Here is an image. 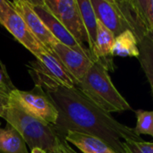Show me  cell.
<instances>
[{
	"label": "cell",
	"instance_id": "cell-1",
	"mask_svg": "<svg viewBox=\"0 0 153 153\" xmlns=\"http://www.w3.org/2000/svg\"><path fill=\"white\" fill-rule=\"evenodd\" d=\"M36 88L40 90L58 111L54 128L62 138L68 132H77L100 139L117 153H126V141L142 142L134 128L117 121L91 101L78 87L66 88L52 79L38 61L29 66Z\"/></svg>",
	"mask_w": 153,
	"mask_h": 153
},
{
	"label": "cell",
	"instance_id": "cell-2",
	"mask_svg": "<svg viewBox=\"0 0 153 153\" xmlns=\"http://www.w3.org/2000/svg\"><path fill=\"white\" fill-rule=\"evenodd\" d=\"M4 119L18 131L30 150L39 148L49 153L66 143L53 126L27 113L12 98Z\"/></svg>",
	"mask_w": 153,
	"mask_h": 153
},
{
	"label": "cell",
	"instance_id": "cell-3",
	"mask_svg": "<svg viewBox=\"0 0 153 153\" xmlns=\"http://www.w3.org/2000/svg\"><path fill=\"white\" fill-rule=\"evenodd\" d=\"M108 67L97 60L77 87L96 106L107 113L133 111V108L120 94L108 74Z\"/></svg>",
	"mask_w": 153,
	"mask_h": 153
},
{
	"label": "cell",
	"instance_id": "cell-4",
	"mask_svg": "<svg viewBox=\"0 0 153 153\" xmlns=\"http://www.w3.org/2000/svg\"><path fill=\"white\" fill-rule=\"evenodd\" d=\"M51 13L84 48H89L86 32L77 0H44ZM90 49V48H89Z\"/></svg>",
	"mask_w": 153,
	"mask_h": 153
},
{
	"label": "cell",
	"instance_id": "cell-5",
	"mask_svg": "<svg viewBox=\"0 0 153 153\" xmlns=\"http://www.w3.org/2000/svg\"><path fill=\"white\" fill-rule=\"evenodd\" d=\"M36 89L39 92L14 89L10 95L27 113L54 126L58 118V111L49 99L40 90Z\"/></svg>",
	"mask_w": 153,
	"mask_h": 153
},
{
	"label": "cell",
	"instance_id": "cell-6",
	"mask_svg": "<svg viewBox=\"0 0 153 153\" xmlns=\"http://www.w3.org/2000/svg\"><path fill=\"white\" fill-rule=\"evenodd\" d=\"M30 4L32 6L35 13L39 15V17L41 19L45 26L48 28V30L51 32V34L62 44L72 48L88 57L91 58L94 61H97V59L94 57L92 53L89 48H84L82 47L78 41L72 36V34L65 28V26L58 21V19L51 13V11L48 9V7L46 5L44 0H28Z\"/></svg>",
	"mask_w": 153,
	"mask_h": 153
},
{
	"label": "cell",
	"instance_id": "cell-7",
	"mask_svg": "<svg viewBox=\"0 0 153 153\" xmlns=\"http://www.w3.org/2000/svg\"><path fill=\"white\" fill-rule=\"evenodd\" d=\"M10 3L14 11L25 22L28 28L34 34V36L48 51H52L54 46L59 43V41L48 30L41 19L33 10L32 6L30 4L29 1L16 0L11 1Z\"/></svg>",
	"mask_w": 153,
	"mask_h": 153
},
{
	"label": "cell",
	"instance_id": "cell-8",
	"mask_svg": "<svg viewBox=\"0 0 153 153\" xmlns=\"http://www.w3.org/2000/svg\"><path fill=\"white\" fill-rule=\"evenodd\" d=\"M3 26L30 53H32L36 58H38L42 53L48 51L40 41L34 36V34L28 28L22 18L14 11L12 7L10 10Z\"/></svg>",
	"mask_w": 153,
	"mask_h": 153
},
{
	"label": "cell",
	"instance_id": "cell-9",
	"mask_svg": "<svg viewBox=\"0 0 153 153\" xmlns=\"http://www.w3.org/2000/svg\"><path fill=\"white\" fill-rule=\"evenodd\" d=\"M52 51L56 55L64 66L75 80L77 85L86 75L94 62H96L84 54L60 42L54 46Z\"/></svg>",
	"mask_w": 153,
	"mask_h": 153
},
{
	"label": "cell",
	"instance_id": "cell-10",
	"mask_svg": "<svg viewBox=\"0 0 153 153\" xmlns=\"http://www.w3.org/2000/svg\"><path fill=\"white\" fill-rule=\"evenodd\" d=\"M40 67L57 83L66 88L77 87V83L53 51H46L36 58Z\"/></svg>",
	"mask_w": 153,
	"mask_h": 153
},
{
	"label": "cell",
	"instance_id": "cell-11",
	"mask_svg": "<svg viewBox=\"0 0 153 153\" xmlns=\"http://www.w3.org/2000/svg\"><path fill=\"white\" fill-rule=\"evenodd\" d=\"M65 139L82 153H117L103 141L91 135L70 131L66 134Z\"/></svg>",
	"mask_w": 153,
	"mask_h": 153
},
{
	"label": "cell",
	"instance_id": "cell-12",
	"mask_svg": "<svg viewBox=\"0 0 153 153\" xmlns=\"http://www.w3.org/2000/svg\"><path fill=\"white\" fill-rule=\"evenodd\" d=\"M115 39V35L98 20L97 38L92 54L97 60H101L107 66L108 65L106 60L109 56H112V48Z\"/></svg>",
	"mask_w": 153,
	"mask_h": 153
},
{
	"label": "cell",
	"instance_id": "cell-13",
	"mask_svg": "<svg viewBox=\"0 0 153 153\" xmlns=\"http://www.w3.org/2000/svg\"><path fill=\"white\" fill-rule=\"evenodd\" d=\"M0 153H29L22 135L9 125L0 128Z\"/></svg>",
	"mask_w": 153,
	"mask_h": 153
},
{
	"label": "cell",
	"instance_id": "cell-14",
	"mask_svg": "<svg viewBox=\"0 0 153 153\" xmlns=\"http://www.w3.org/2000/svg\"><path fill=\"white\" fill-rule=\"evenodd\" d=\"M139 56V43L132 31L126 30L116 37L112 48V56H133L138 58Z\"/></svg>",
	"mask_w": 153,
	"mask_h": 153
},
{
	"label": "cell",
	"instance_id": "cell-15",
	"mask_svg": "<svg viewBox=\"0 0 153 153\" xmlns=\"http://www.w3.org/2000/svg\"><path fill=\"white\" fill-rule=\"evenodd\" d=\"M77 3L82 14V18L83 21L86 32L89 37V40H90L89 48L92 53L96 42V38H97L98 19L96 17L91 0H77Z\"/></svg>",
	"mask_w": 153,
	"mask_h": 153
},
{
	"label": "cell",
	"instance_id": "cell-16",
	"mask_svg": "<svg viewBox=\"0 0 153 153\" xmlns=\"http://www.w3.org/2000/svg\"><path fill=\"white\" fill-rule=\"evenodd\" d=\"M140 56L137 58L151 85L153 95V31L139 42Z\"/></svg>",
	"mask_w": 153,
	"mask_h": 153
},
{
	"label": "cell",
	"instance_id": "cell-17",
	"mask_svg": "<svg viewBox=\"0 0 153 153\" xmlns=\"http://www.w3.org/2000/svg\"><path fill=\"white\" fill-rule=\"evenodd\" d=\"M136 118L137 123L134 129V132L137 135L147 134L152 135L153 134V111L146 110H136Z\"/></svg>",
	"mask_w": 153,
	"mask_h": 153
},
{
	"label": "cell",
	"instance_id": "cell-18",
	"mask_svg": "<svg viewBox=\"0 0 153 153\" xmlns=\"http://www.w3.org/2000/svg\"><path fill=\"white\" fill-rule=\"evenodd\" d=\"M141 20L146 30L153 31V0H134Z\"/></svg>",
	"mask_w": 153,
	"mask_h": 153
},
{
	"label": "cell",
	"instance_id": "cell-19",
	"mask_svg": "<svg viewBox=\"0 0 153 153\" xmlns=\"http://www.w3.org/2000/svg\"><path fill=\"white\" fill-rule=\"evenodd\" d=\"M124 149L126 153H153V143L126 141Z\"/></svg>",
	"mask_w": 153,
	"mask_h": 153
},
{
	"label": "cell",
	"instance_id": "cell-20",
	"mask_svg": "<svg viewBox=\"0 0 153 153\" xmlns=\"http://www.w3.org/2000/svg\"><path fill=\"white\" fill-rule=\"evenodd\" d=\"M10 93V91L4 88H0V117L4 118L5 113L11 102Z\"/></svg>",
	"mask_w": 153,
	"mask_h": 153
},
{
	"label": "cell",
	"instance_id": "cell-21",
	"mask_svg": "<svg viewBox=\"0 0 153 153\" xmlns=\"http://www.w3.org/2000/svg\"><path fill=\"white\" fill-rule=\"evenodd\" d=\"M11 9H12V5L10 1L0 0V23L2 25L4 22Z\"/></svg>",
	"mask_w": 153,
	"mask_h": 153
},
{
	"label": "cell",
	"instance_id": "cell-22",
	"mask_svg": "<svg viewBox=\"0 0 153 153\" xmlns=\"http://www.w3.org/2000/svg\"><path fill=\"white\" fill-rule=\"evenodd\" d=\"M0 88L6 89L10 91L14 90V88L12 86V84L9 81V78H8L5 71L1 68H0Z\"/></svg>",
	"mask_w": 153,
	"mask_h": 153
},
{
	"label": "cell",
	"instance_id": "cell-23",
	"mask_svg": "<svg viewBox=\"0 0 153 153\" xmlns=\"http://www.w3.org/2000/svg\"><path fill=\"white\" fill-rule=\"evenodd\" d=\"M49 153H77L75 152L69 145H68V143H67V142L66 143H65L63 145H61L59 148H57L56 150H55V151H53V152H51Z\"/></svg>",
	"mask_w": 153,
	"mask_h": 153
},
{
	"label": "cell",
	"instance_id": "cell-24",
	"mask_svg": "<svg viewBox=\"0 0 153 153\" xmlns=\"http://www.w3.org/2000/svg\"><path fill=\"white\" fill-rule=\"evenodd\" d=\"M30 153H48V152H46L45 151H43V150H41V149L36 148V149L31 150V152Z\"/></svg>",
	"mask_w": 153,
	"mask_h": 153
},
{
	"label": "cell",
	"instance_id": "cell-25",
	"mask_svg": "<svg viewBox=\"0 0 153 153\" xmlns=\"http://www.w3.org/2000/svg\"><path fill=\"white\" fill-rule=\"evenodd\" d=\"M152 137H153V134H152Z\"/></svg>",
	"mask_w": 153,
	"mask_h": 153
}]
</instances>
